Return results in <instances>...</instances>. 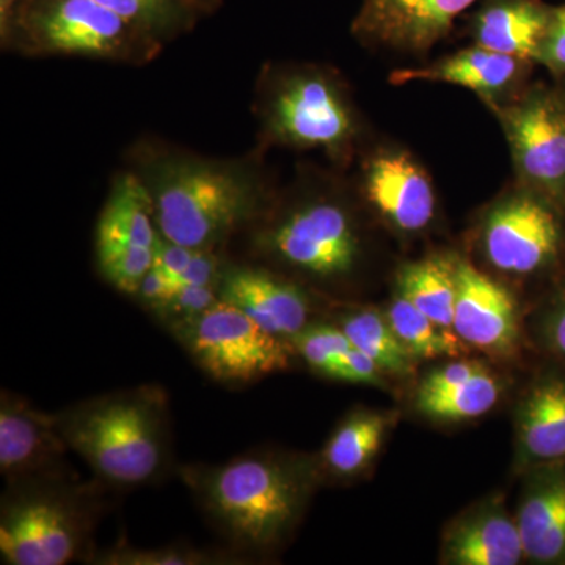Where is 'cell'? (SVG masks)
<instances>
[{"label": "cell", "mask_w": 565, "mask_h": 565, "mask_svg": "<svg viewBox=\"0 0 565 565\" xmlns=\"http://www.w3.org/2000/svg\"><path fill=\"white\" fill-rule=\"evenodd\" d=\"M180 475L230 548L253 559L292 533L319 473L302 457L253 451L221 465H185Z\"/></svg>", "instance_id": "1"}, {"label": "cell", "mask_w": 565, "mask_h": 565, "mask_svg": "<svg viewBox=\"0 0 565 565\" xmlns=\"http://www.w3.org/2000/svg\"><path fill=\"white\" fill-rule=\"evenodd\" d=\"M55 416L70 451L85 460L104 487L150 484L169 465L170 407L162 386L90 397Z\"/></svg>", "instance_id": "2"}, {"label": "cell", "mask_w": 565, "mask_h": 565, "mask_svg": "<svg viewBox=\"0 0 565 565\" xmlns=\"http://www.w3.org/2000/svg\"><path fill=\"white\" fill-rule=\"evenodd\" d=\"M140 178L159 233L193 250H214L258 212V184L233 163L167 156Z\"/></svg>", "instance_id": "3"}, {"label": "cell", "mask_w": 565, "mask_h": 565, "mask_svg": "<svg viewBox=\"0 0 565 565\" xmlns=\"http://www.w3.org/2000/svg\"><path fill=\"white\" fill-rule=\"evenodd\" d=\"M103 482L68 473L7 484L0 500V556L9 565H65L90 559Z\"/></svg>", "instance_id": "4"}, {"label": "cell", "mask_w": 565, "mask_h": 565, "mask_svg": "<svg viewBox=\"0 0 565 565\" xmlns=\"http://www.w3.org/2000/svg\"><path fill=\"white\" fill-rule=\"evenodd\" d=\"M0 25L3 40L31 54L147 62L161 47L98 0H20Z\"/></svg>", "instance_id": "5"}, {"label": "cell", "mask_w": 565, "mask_h": 565, "mask_svg": "<svg viewBox=\"0 0 565 565\" xmlns=\"http://www.w3.org/2000/svg\"><path fill=\"white\" fill-rule=\"evenodd\" d=\"M193 362L221 384L247 385L288 370L291 343L264 330L250 316L218 300L193 318L169 323Z\"/></svg>", "instance_id": "6"}, {"label": "cell", "mask_w": 565, "mask_h": 565, "mask_svg": "<svg viewBox=\"0 0 565 565\" xmlns=\"http://www.w3.org/2000/svg\"><path fill=\"white\" fill-rule=\"evenodd\" d=\"M262 115L269 139L285 147L341 156L351 150L356 136L348 96L321 70H297L278 77L264 96Z\"/></svg>", "instance_id": "7"}, {"label": "cell", "mask_w": 565, "mask_h": 565, "mask_svg": "<svg viewBox=\"0 0 565 565\" xmlns=\"http://www.w3.org/2000/svg\"><path fill=\"white\" fill-rule=\"evenodd\" d=\"M256 247L297 273L337 280L351 274L360 258L352 215L330 200L292 207L256 234Z\"/></svg>", "instance_id": "8"}, {"label": "cell", "mask_w": 565, "mask_h": 565, "mask_svg": "<svg viewBox=\"0 0 565 565\" xmlns=\"http://www.w3.org/2000/svg\"><path fill=\"white\" fill-rule=\"evenodd\" d=\"M159 234L147 185L137 174H121L96 225V259L107 282L136 296L154 266Z\"/></svg>", "instance_id": "9"}, {"label": "cell", "mask_w": 565, "mask_h": 565, "mask_svg": "<svg viewBox=\"0 0 565 565\" xmlns=\"http://www.w3.org/2000/svg\"><path fill=\"white\" fill-rule=\"evenodd\" d=\"M559 225L537 196L516 193L493 206L482 226V250L494 269L530 275L556 256Z\"/></svg>", "instance_id": "10"}, {"label": "cell", "mask_w": 565, "mask_h": 565, "mask_svg": "<svg viewBox=\"0 0 565 565\" xmlns=\"http://www.w3.org/2000/svg\"><path fill=\"white\" fill-rule=\"evenodd\" d=\"M478 0H363L352 32L371 47L423 54L451 32Z\"/></svg>", "instance_id": "11"}, {"label": "cell", "mask_w": 565, "mask_h": 565, "mask_svg": "<svg viewBox=\"0 0 565 565\" xmlns=\"http://www.w3.org/2000/svg\"><path fill=\"white\" fill-rule=\"evenodd\" d=\"M70 451L57 416L2 390L0 396V475L7 484L68 473Z\"/></svg>", "instance_id": "12"}, {"label": "cell", "mask_w": 565, "mask_h": 565, "mask_svg": "<svg viewBox=\"0 0 565 565\" xmlns=\"http://www.w3.org/2000/svg\"><path fill=\"white\" fill-rule=\"evenodd\" d=\"M516 170L527 184L565 188V111L545 95H531L500 109Z\"/></svg>", "instance_id": "13"}, {"label": "cell", "mask_w": 565, "mask_h": 565, "mask_svg": "<svg viewBox=\"0 0 565 565\" xmlns=\"http://www.w3.org/2000/svg\"><path fill=\"white\" fill-rule=\"evenodd\" d=\"M456 282L452 332L490 355H512L520 337L512 294L467 262H456Z\"/></svg>", "instance_id": "14"}, {"label": "cell", "mask_w": 565, "mask_h": 565, "mask_svg": "<svg viewBox=\"0 0 565 565\" xmlns=\"http://www.w3.org/2000/svg\"><path fill=\"white\" fill-rule=\"evenodd\" d=\"M371 206L396 232L422 233L433 223L437 199L426 170L404 151H381L364 169Z\"/></svg>", "instance_id": "15"}, {"label": "cell", "mask_w": 565, "mask_h": 565, "mask_svg": "<svg viewBox=\"0 0 565 565\" xmlns=\"http://www.w3.org/2000/svg\"><path fill=\"white\" fill-rule=\"evenodd\" d=\"M218 299L239 308L267 332L291 340L308 326L307 294L269 270L250 266L223 267Z\"/></svg>", "instance_id": "16"}, {"label": "cell", "mask_w": 565, "mask_h": 565, "mask_svg": "<svg viewBox=\"0 0 565 565\" xmlns=\"http://www.w3.org/2000/svg\"><path fill=\"white\" fill-rule=\"evenodd\" d=\"M525 557L515 519L501 498L482 501L449 525L441 559L451 565H515Z\"/></svg>", "instance_id": "17"}, {"label": "cell", "mask_w": 565, "mask_h": 565, "mask_svg": "<svg viewBox=\"0 0 565 565\" xmlns=\"http://www.w3.org/2000/svg\"><path fill=\"white\" fill-rule=\"evenodd\" d=\"M515 522L526 559L565 564V462L531 468Z\"/></svg>", "instance_id": "18"}, {"label": "cell", "mask_w": 565, "mask_h": 565, "mask_svg": "<svg viewBox=\"0 0 565 565\" xmlns=\"http://www.w3.org/2000/svg\"><path fill=\"white\" fill-rule=\"evenodd\" d=\"M501 384L489 367L471 360L446 363L426 375L415 394L423 415L437 422H467L489 414L500 401Z\"/></svg>", "instance_id": "19"}, {"label": "cell", "mask_w": 565, "mask_h": 565, "mask_svg": "<svg viewBox=\"0 0 565 565\" xmlns=\"http://www.w3.org/2000/svg\"><path fill=\"white\" fill-rule=\"evenodd\" d=\"M516 462L523 470L565 462V375L539 379L520 401Z\"/></svg>", "instance_id": "20"}, {"label": "cell", "mask_w": 565, "mask_h": 565, "mask_svg": "<svg viewBox=\"0 0 565 565\" xmlns=\"http://www.w3.org/2000/svg\"><path fill=\"white\" fill-rule=\"evenodd\" d=\"M553 9L542 0H486L473 18L476 44L519 61H539Z\"/></svg>", "instance_id": "21"}, {"label": "cell", "mask_w": 565, "mask_h": 565, "mask_svg": "<svg viewBox=\"0 0 565 565\" xmlns=\"http://www.w3.org/2000/svg\"><path fill=\"white\" fill-rule=\"evenodd\" d=\"M526 62L478 46L456 52L424 68L401 70L390 76L393 84L429 81L459 85L478 93L484 102L493 104L504 98L523 74Z\"/></svg>", "instance_id": "22"}, {"label": "cell", "mask_w": 565, "mask_h": 565, "mask_svg": "<svg viewBox=\"0 0 565 565\" xmlns=\"http://www.w3.org/2000/svg\"><path fill=\"white\" fill-rule=\"evenodd\" d=\"M393 416L381 412L356 411L341 422L323 446L316 467L318 473L348 479L362 473L384 441Z\"/></svg>", "instance_id": "23"}, {"label": "cell", "mask_w": 565, "mask_h": 565, "mask_svg": "<svg viewBox=\"0 0 565 565\" xmlns=\"http://www.w3.org/2000/svg\"><path fill=\"white\" fill-rule=\"evenodd\" d=\"M397 292L437 326L452 330L457 294L456 262L433 256L407 264L397 275Z\"/></svg>", "instance_id": "24"}, {"label": "cell", "mask_w": 565, "mask_h": 565, "mask_svg": "<svg viewBox=\"0 0 565 565\" xmlns=\"http://www.w3.org/2000/svg\"><path fill=\"white\" fill-rule=\"evenodd\" d=\"M340 327L353 348L370 356L384 373L397 377L414 374L415 356L401 343L381 311L371 308L353 311L343 316Z\"/></svg>", "instance_id": "25"}, {"label": "cell", "mask_w": 565, "mask_h": 565, "mask_svg": "<svg viewBox=\"0 0 565 565\" xmlns=\"http://www.w3.org/2000/svg\"><path fill=\"white\" fill-rule=\"evenodd\" d=\"M386 319L401 343L416 360L459 356L467 351L463 341L452 330L437 326L399 292L390 303Z\"/></svg>", "instance_id": "26"}, {"label": "cell", "mask_w": 565, "mask_h": 565, "mask_svg": "<svg viewBox=\"0 0 565 565\" xmlns=\"http://www.w3.org/2000/svg\"><path fill=\"white\" fill-rule=\"evenodd\" d=\"M252 557L241 555L233 548L207 550L192 545L139 548L117 544L102 552H93L87 563L95 565H237L247 564Z\"/></svg>", "instance_id": "27"}, {"label": "cell", "mask_w": 565, "mask_h": 565, "mask_svg": "<svg viewBox=\"0 0 565 565\" xmlns=\"http://www.w3.org/2000/svg\"><path fill=\"white\" fill-rule=\"evenodd\" d=\"M126 22L159 41L170 40L195 22V11L182 0H98Z\"/></svg>", "instance_id": "28"}, {"label": "cell", "mask_w": 565, "mask_h": 565, "mask_svg": "<svg viewBox=\"0 0 565 565\" xmlns=\"http://www.w3.org/2000/svg\"><path fill=\"white\" fill-rule=\"evenodd\" d=\"M289 343L311 370L327 377H330L341 356L352 348L343 329L333 326H307Z\"/></svg>", "instance_id": "29"}, {"label": "cell", "mask_w": 565, "mask_h": 565, "mask_svg": "<svg viewBox=\"0 0 565 565\" xmlns=\"http://www.w3.org/2000/svg\"><path fill=\"white\" fill-rule=\"evenodd\" d=\"M218 300L221 299H218L215 286H180L158 316L169 326V323L184 321V319L204 313Z\"/></svg>", "instance_id": "30"}, {"label": "cell", "mask_w": 565, "mask_h": 565, "mask_svg": "<svg viewBox=\"0 0 565 565\" xmlns=\"http://www.w3.org/2000/svg\"><path fill=\"white\" fill-rule=\"evenodd\" d=\"M384 371L359 349L352 348L341 356L330 379L349 384L381 385Z\"/></svg>", "instance_id": "31"}, {"label": "cell", "mask_w": 565, "mask_h": 565, "mask_svg": "<svg viewBox=\"0 0 565 565\" xmlns=\"http://www.w3.org/2000/svg\"><path fill=\"white\" fill-rule=\"evenodd\" d=\"M178 288H180V285L170 275L152 266L150 273L145 275L134 297L143 305V308H148V310L158 315L170 302Z\"/></svg>", "instance_id": "32"}, {"label": "cell", "mask_w": 565, "mask_h": 565, "mask_svg": "<svg viewBox=\"0 0 565 565\" xmlns=\"http://www.w3.org/2000/svg\"><path fill=\"white\" fill-rule=\"evenodd\" d=\"M221 259L212 250H196L184 273L177 278L180 286H215L221 280Z\"/></svg>", "instance_id": "33"}, {"label": "cell", "mask_w": 565, "mask_h": 565, "mask_svg": "<svg viewBox=\"0 0 565 565\" xmlns=\"http://www.w3.org/2000/svg\"><path fill=\"white\" fill-rule=\"evenodd\" d=\"M539 61L557 73L565 71V6L553 10L552 22L542 44Z\"/></svg>", "instance_id": "34"}, {"label": "cell", "mask_w": 565, "mask_h": 565, "mask_svg": "<svg viewBox=\"0 0 565 565\" xmlns=\"http://www.w3.org/2000/svg\"><path fill=\"white\" fill-rule=\"evenodd\" d=\"M196 250H193V248L172 243V241L166 239L162 234H159L154 250V266L177 281V278L184 273L185 267L192 262Z\"/></svg>", "instance_id": "35"}, {"label": "cell", "mask_w": 565, "mask_h": 565, "mask_svg": "<svg viewBox=\"0 0 565 565\" xmlns=\"http://www.w3.org/2000/svg\"><path fill=\"white\" fill-rule=\"evenodd\" d=\"M545 334L550 348L565 359V300L546 319Z\"/></svg>", "instance_id": "36"}, {"label": "cell", "mask_w": 565, "mask_h": 565, "mask_svg": "<svg viewBox=\"0 0 565 565\" xmlns=\"http://www.w3.org/2000/svg\"><path fill=\"white\" fill-rule=\"evenodd\" d=\"M182 2H184L189 9L195 11L196 14H207L217 9L222 0H182Z\"/></svg>", "instance_id": "37"}, {"label": "cell", "mask_w": 565, "mask_h": 565, "mask_svg": "<svg viewBox=\"0 0 565 565\" xmlns=\"http://www.w3.org/2000/svg\"><path fill=\"white\" fill-rule=\"evenodd\" d=\"M17 2H20V0H0V18L6 17L11 10V7Z\"/></svg>", "instance_id": "38"}]
</instances>
